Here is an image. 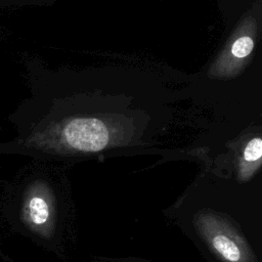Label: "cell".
Wrapping results in <instances>:
<instances>
[{
    "label": "cell",
    "instance_id": "obj_2",
    "mask_svg": "<svg viewBox=\"0 0 262 262\" xmlns=\"http://www.w3.org/2000/svg\"><path fill=\"white\" fill-rule=\"evenodd\" d=\"M178 220L209 262H262L260 245L241 220L227 211L199 208Z\"/></svg>",
    "mask_w": 262,
    "mask_h": 262
},
{
    "label": "cell",
    "instance_id": "obj_6",
    "mask_svg": "<svg viewBox=\"0 0 262 262\" xmlns=\"http://www.w3.org/2000/svg\"><path fill=\"white\" fill-rule=\"evenodd\" d=\"M90 262H151L138 257H96Z\"/></svg>",
    "mask_w": 262,
    "mask_h": 262
},
{
    "label": "cell",
    "instance_id": "obj_5",
    "mask_svg": "<svg viewBox=\"0 0 262 262\" xmlns=\"http://www.w3.org/2000/svg\"><path fill=\"white\" fill-rule=\"evenodd\" d=\"M254 49V39L251 36L243 35L236 38L230 47V53L234 58H246Z\"/></svg>",
    "mask_w": 262,
    "mask_h": 262
},
{
    "label": "cell",
    "instance_id": "obj_1",
    "mask_svg": "<svg viewBox=\"0 0 262 262\" xmlns=\"http://www.w3.org/2000/svg\"><path fill=\"white\" fill-rule=\"evenodd\" d=\"M116 73L113 76V80ZM89 84V90L70 91L57 122L50 130L52 145L60 157L86 159L132 155L146 149L158 133V115H165V100L141 96V88L118 91L119 82Z\"/></svg>",
    "mask_w": 262,
    "mask_h": 262
},
{
    "label": "cell",
    "instance_id": "obj_3",
    "mask_svg": "<svg viewBox=\"0 0 262 262\" xmlns=\"http://www.w3.org/2000/svg\"><path fill=\"white\" fill-rule=\"evenodd\" d=\"M27 227L41 239L54 241L58 233V215L55 203L42 192H35L27 199L24 212Z\"/></svg>",
    "mask_w": 262,
    "mask_h": 262
},
{
    "label": "cell",
    "instance_id": "obj_4",
    "mask_svg": "<svg viewBox=\"0 0 262 262\" xmlns=\"http://www.w3.org/2000/svg\"><path fill=\"white\" fill-rule=\"evenodd\" d=\"M262 157V140L260 136H254L246 143L243 149V160L249 165H260Z\"/></svg>",
    "mask_w": 262,
    "mask_h": 262
}]
</instances>
